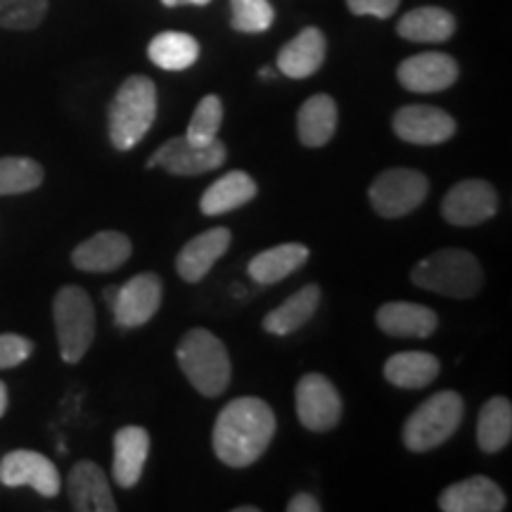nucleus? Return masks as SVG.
Segmentation results:
<instances>
[{
	"label": "nucleus",
	"instance_id": "1",
	"mask_svg": "<svg viewBox=\"0 0 512 512\" xmlns=\"http://www.w3.org/2000/svg\"><path fill=\"white\" fill-rule=\"evenodd\" d=\"M275 437V413L266 401L242 396L230 401L214 425V453L228 467H249Z\"/></svg>",
	"mask_w": 512,
	"mask_h": 512
},
{
	"label": "nucleus",
	"instance_id": "2",
	"mask_svg": "<svg viewBox=\"0 0 512 512\" xmlns=\"http://www.w3.org/2000/svg\"><path fill=\"white\" fill-rule=\"evenodd\" d=\"M157 117V86L147 76H128L114 93L107 110L110 140L117 150L126 152L147 136Z\"/></svg>",
	"mask_w": 512,
	"mask_h": 512
},
{
	"label": "nucleus",
	"instance_id": "3",
	"mask_svg": "<svg viewBox=\"0 0 512 512\" xmlns=\"http://www.w3.org/2000/svg\"><path fill=\"white\" fill-rule=\"evenodd\" d=\"M178 366L188 382L202 396H221L228 389L230 375V356L226 344L221 342L214 332L204 328H192L183 335L176 349Z\"/></svg>",
	"mask_w": 512,
	"mask_h": 512
},
{
	"label": "nucleus",
	"instance_id": "4",
	"mask_svg": "<svg viewBox=\"0 0 512 512\" xmlns=\"http://www.w3.org/2000/svg\"><path fill=\"white\" fill-rule=\"evenodd\" d=\"M413 285L453 299H470L482 290L484 271L477 256L465 249H439L415 264Z\"/></svg>",
	"mask_w": 512,
	"mask_h": 512
},
{
	"label": "nucleus",
	"instance_id": "5",
	"mask_svg": "<svg viewBox=\"0 0 512 512\" xmlns=\"http://www.w3.org/2000/svg\"><path fill=\"white\" fill-rule=\"evenodd\" d=\"M463 396L458 392H439L420 403L403 425V444L413 453H427L456 434L463 422Z\"/></svg>",
	"mask_w": 512,
	"mask_h": 512
},
{
	"label": "nucleus",
	"instance_id": "6",
	"mask_svg": "<svg viewBox=\"0 0 512 512\" xmlns=\"http://www.w3.org/2000/svg\"><path fill=\"white\" fill-rule=\"evenodd\" d=\"M53 318L64 363H79L95 339V309L86 290L76 285L55 294Z\"/></svg>",
	"mask_w": 512,
	"mask_h": 512
},
{
	"label": "nucleus",
	"instance_id": "7",
	"mask_svg": "<svg viewBox=\"0 0 512 512\" xmlns=\"http://www.w3.org/2000/svg\"><path fill=\"white\" fill-rule=\"evenodd\" d=\"M427 192H430V183H427L425 174L396 166V169L382 171L375 178L368 197L373 209L384 219H401L427 200Z\"/></svg>",
	"mask_w": 512,
	"mask_h": 512
},
{
	"label": "nucleus",
	"instance_id": "8",
	"mask_svg": "<svg viewBox=\"0 0 512 512\" xmlns=\"http://www.w3.org/2000/svg\"><path fill=\"white\" fill-rule=\"evenodd\" d=\"M226 162V145L219 138L209 145H192L188 138H169L147 159V169L162 166L174 176H200L219 169Z\"/></svg>",
	"mask_w": 512,
	"mask_h": 512
},
{
	"label": "nucleus",
	"instance_id": "9",
	"mask_svg": "<svg viewBox=\"0 0 512 512\" xmlns=\"http://www.w3.org/2000/svg\"><path fill=\"white\" fill-rule=\"evenodd\" d=\"M498 211V192L489 181L482 178H467L453 185L441 200V216L446 223L460 228L479 226L494 219Z\"/></svg>",
	"mask_w": 512,
	"mask_h": 512
},
{
	"label": "nucleus",
	"instance_id": "10",
	"mask_svg": "<svg viewBox=\"0 0 512 512\" xmlns=\"http://www.w3.org/2000/svg\"><path fill=\"white\" fill-rule=\"evenodd\" d=\"M297 415L309 432H328L342 418L337 387L320 373L304 375L297 384Z\"/></svg>",
	"mask_w": 512,
	"mask_h": 512
},
{
	"label": "nucleus",
	"instance_id": "11",
	"mask_svg": "<svg viewBox=\"0 0 512 512\" xmlns=\"http://www.w3.org/2000/svg\"><path fill=\"white\" fill-rule=\"evenodd\" d=\"M162 280L157 273H138L124 287H119L112 304L117 328L133 330L145 325L162 306Z\"/></svg>",
	"mask_w": 512,
	"mask_h": 512
},
{
	"label": "nucleus",
	"instance_id": "12",
	"mask_svg": "<svg viewBox=\"0 0 512 512\" xmlns=\"http://www.w3.org/2000/svg\"><path fill=\"white\" fill-rule=\"evenodd\" d=\"M0 482L10 489L17 486H31L36 494L55 498L62 489L60 472L55 463L43 453L36 451H10L8 456L0 460Z\"/></svg>",
	"mask_w": 512,
	"mask_h": 512
},
{
	"label": "nucleus",
	"instance_id": "13",
	"mask_svg": "<svg viewBox=\"0 0 512 512\" xmlns=\"http://www.w3.org/2000/svg\"><path fill=\"white\" fill-rule=\"evenodd\" d=\"M394 133L403 143L439 145L456 133V119L432 105H406L394 114Z\"/></svg>",
	"mask_w": 512,
	"mask_h": 512
},
{
	"label": "nucleus",
	"instance_id": "14",
	"mask_svg": "<svg viewBox=\"0 0 512 512\" xmlns=\"http://www.w3.org/2000/svg\"><path fill=\"white\" fill-rule=\"evenodd\" d=\"M458 62L446 53H420L399 64V83L411 93H439L458 81Z\"/></svg>",
	"mask_w": 512,
	"mask_h": 512
},
{
	"label": "nucleus",
	"instance_id": "15",
	"mask_svg": "<svg viewBox=\"0 0 512 512\" xmlns=\"http://www.w3.org/2000/svg\"><path fill=\"white\" fill-rule=\"evenodd\" d=\"M67 494L76 512H114V503L110 482L105 472L93 460H81L72 467L67 477Z\"/></svg>",
	"mask_w": 512,
	"mask_h": 512
},
{
	"label": "nucleus",
	"instance_id": "16",
	"mask_svg": "<svg viewBox=\"0 0 512 512\" xmlns=\"http://www.w3.org/2000/svg\"><path fill=\"white\" fill-rule=\"evenodd\" d=\"M131 240L117 230H102L72 252V264L86 273H112L131 256Z\"/></svg>",
	"mask_w": 512,
	"mask_h": 512
},
{
	"label": "nucleus",
	"instance_id": "17",
	"mask_svg": "<svg viewBox=\"0 0 512 512\" xmlns=\"http://www.w3.org/2000/svg\"><path fill=\"white\" fill-rule=\"evenodd\" d=\"M230 235L228 228H211L207 233L192 238L176 256V271L185 283H200L214 268L216 261L228 252Z\"/></svg>",
	"mask_w": 512,
	"mask_h": 512
},
{
	"label": "nucleus",
	"instance_id": "18",
	"mask_svg": "<svg viewBox=\"0 0 512 512\" xmlns=\"http://www.w3.org/2000/svg\"><path fill=\"white\" fill-rule=\"evenodd\" d=\"M328 55V38L318 27H306L278 53V69L287 79H309L323 67Z\"/></svg>",
	"mask_w": 512,
	"mask_h": 512
},
{
	"label": "nucleus",
	"instance_id": "19",
	"mask_svg": "<svg viewBox=\"0 0 512 512\" xmlns=\"http://www.w3.org/2000/svg\"><path fill=\"white\" fill-rule=\"evenodd\" d=\"M439 508L444 512H501L505 494L494 479L470 477L441 491Z\"/></svg>",
	"mask_w": 512,
	"mask_h": 512
},
{
	"label": "nucleus",
	"instance_id": "20",
	"mask_svg": "<svg viewBox=\"0 0 512 512\" xmlns=\"http://www.w3.org/2000/svg\"><path fill=\"white\" fill-rule=\"evenodd\" d=\"M150 453V434L138 425H126L114 434V463L112 477L121 489H133L145 470Z\"/></svg>",
	"mask_w": 512,
	"mask_h": 512
},
{
	"label": "nucleus",
	"instance_id": "21",
	"mask_svg": "<svg viewBox=\"0 0 512 512\" xmlns=\"http://www.w3.org/2000/svg\"><path fill=\"white\" fill-rule=\"evenodd\" d=\"M439 318L430 306L413 302H389L377 311V328L389 337H430Z\"/></svg>",
	"mask_w": 512,
	"mask_h": 512
},
{
	"label": "nucleus",
	"instance_id": "22",
	"mask_svg": "<svg viewBox=\"0 0 512 512\" xmlns=\"http://www.w3.org/2000/svg\"><path fill=\"white\" fill-rule=\"evenodd\" d=\"M259 192V185L245 171H230V174L221 176L204 190L200 209L204 216H221L228 211H235L252 202Z\"/></svg>",
	"mask_w": 512,
	"mask_h": 512
},
{
	"label": "nucleus",
	"instance_id": "23",
	"mask_svg": "<svg viewBox=\"0 0 512 512\" xmlns=\"http://www.w3.org/2000/svg\"><path fill=\"white\" fill-rule=\"evenodd\" d=\"M309 247L299 245V242H285V245L271 247L266 252L256 254L249 261V275H252L254 283L259 285H275L280 280H285L287 275L299 271L306 261H309Z\"/></svg>",
	"mask_w": 512,
	"mask_h": 512
},
{
	"label": "nucleus",
	"instance_id": "24",
	"mask_svg": "<svg viewBox=\"0 0 512 512\" xmlns=\"http://www.w3.org/2000/svg\"><path fill=\"white\" fill-rule=\"evenodd\" d=\"M396 34L413 43H444L456 34V17L444 8H415L401 17Z\"/></svg>",
	"mask_w": 512,
	"mask_h": 512
},
{
	"label": "nucleus",
	"instance_id": "25",
	"mask_svg": "<svg viewBox=\"0 0 512 512\" xmlns=\"http://www.w3.org/2000/svg\"><path fill=\"white\" fill-rule=\"evenodd\" d=\"M337 131V102L330 95L318 93L304 102L297 114V133L302 145L323 147Z\"/></svg>",
	"mask_w": 512,
	"mask_h": 512
},
{
	"label": "nucleus",
	"instance_id": "26",
	"mask_svg": "<svg viewBox=\"0 0 512 512\" xmlns=\"http://www.w3.org/2000/svg\"><path fill=\"white\" fill-rule=\"evenodd\" d=\"M320 304V287L318 285H304L302 290L294 292L290 299H285L278 309L266 313L264 318V330L268 335H292L294 330H299L302 325L309 323Z\"/></svg>",
	"mask_w": 512,
	"mask_h": 512
},
{
	"label": "nucleus",
	"instance_id": "27",
	"mask_svg": "<svg viewBox=\"0 0 512 512\" xmlns=\"http://www.w3.org/2000/svg\"><path fill=\"white\" fill-rule=\"evenodd\" d=\"M441 363L427 351H403L384 363V377L399 389H422L437 380Z\"/></svg>",
	"mask_w": 512,
	"mask_h": 512
},
{
	"label": "nucleus",
	"instance_id": "28",
	"mask_svg": "<svg viewBox=\"0 0 512 512\" xmlns=\"http://www.w3.org/2000/svg\"><path fill=\"white\" fill-rule=\"evenodd\" d=\"M147 57L166 72H183L200 60V43L183 31H162L147 46Z\"/></svg>",
	"mask_w": 512,
	"mask_h": 512
},
{
	"label": "nucleus",
	"instance_id": "29",
	"mask_svg": "<svg viewBox=\"0 0 512 512\" xmlns=\"http://www.w3.org/2000/svg\"><path fill=\"white\" fill-rule=\"evenodd\" d=\"M512 439V403L505 396H494L484 403L477 420V441L484 453H498Z\"/></svg>",
	"mask_w": 512,
	"mask_h": 512
},
{
	"label": "nucleus",
	"instance_id": "30",
	"mask_svg": "<svg viewBox=\"0 0 512 512\" xmlns=\"http://www.w3.org/2000/svg\"><path fill=\"white\" fill-rule=\"evenodd\" d=\"M43 166L29 157L0 159V195H24L43 183Z\"/></svg>",
	"mask_w": 512,
	"mask_h": 512
},
{
	"label": "nucleus",
	"instance_id": "31",
	"mask_svg": "<svg viewBox=\"0 0 512 512\" xmlns=\"http://www.w3.org/2000/svg\"><path fill=\"white\" fill-rule=\"evenodd\" d=\"M223 121V102L219 95H204L200 105L195 107V114H192L188 131H185V138L190 140L192 145H209L211 140L219 138Z\"/></svg>",
	"mask_w": 512,
	"mask_h": 512
},
{
	"label": "nucleus",
	"instance_id": "32",
	"mask_svg": "<svg viewBox=\"0 0 512 512\" xmlns=\"http://www.w3.org/2000/svg\"><path fill=\"white\" fill-rule=\"evenodd\" d=\"M275 22L268 0H230V27L240 34H264Z\"/></svg>",
	"mask_w": 512,
	"mask_h": 512
},
{
	"label": "nucleus",
	"instance_id": "33",
	"mask_svg": "<svg viewBox=\"0 0 512 512\" xmlns=\"http://www.w3.org/2000/svg\"><path fill=\"white\" fill-rule=\"evenodd\" d=\"M48 15V0H0V29L31 31Z\"/></svg>",
	"mask_w": 512,
	"mask_h": 512
},
{
	"label": "nucleus",
	"instance_id": "34",
	"mask_svg": "<svg viewBox=\"0 0 512 512\" xmlns=\"http://www.w3.org/2000/svg\"><path fill=\"white\" fill-rule=\"evenodd\" d=\"M31 354H34V342L31 339L12 335V332L0 335V370L22 366Z\"/></svg>",
	"mask_w": 512,
	"mask_h": 512
},
{
	"label": "nucleus",
	"instance_id": "35",
	"mask_svg": "<svg viewBox=\"0 0 512 512\" xmlns=\"http://www.w3.org/2000/svg\"><path fill=\"white\" fill-rule=\"evenodd\" d=\"M401 0H347V8L356 17H377L389 19L399 10Z\"/></svg>",
	"mask_w": 512,
	"mask_h": 512
},
{
	"label": "nucleus",
	"instance_id": "36",
	"mask_svg": "<svg viewBox=\"0 0 512 512\" xmlns=\"http://www.w3.org/2000/svg\"><path fill=\"white\" fill-rule=\"evenodd\" d=\"M287 512H320V503L311 494H297L287 503Z\"/></svg>",
	"mask_w": 512,
	"mask_h": 512
},
{
	"label": "nucleus",
	"instance_id": "37",
	"mask_svg": "<svg viewBox=\"0 0 512 512\" xmlns=\"http://www.w3.org/2000/svg\"><path fill=\"white\" fill-rule=\"evenodd\" d=\"M211 0H162V5H166V8H178V5H209Z\"/></svg>",
	"mask_w": 512,
	"mask_h": 512
},
{
	"label": "nucleus",
	"instance_id": "38",
	"mask_svg": "<svg viewBox=\"0 0 512 512\" xmlns=\"http://www.w3.org/2000/svg\"><path fill=\"white\" fill-rule=\"evenodd\" d=\"M5 411H8V387H5V382H0V418Z\"/></svg>",
	"mask_w": 512,
	"mask_h": 512
},
{
	"label": "nucleus",
	"instance_id": "39",
	"mask_svg": "<svg viewBox=\"0 0 512 512\" xmlns=\"http://www.w3.org/2000/svg\"><path fill=\"white\" fill-rule=\"evenodd\" d=\"M117 292H119V287H105V292H102V299H105L107 304H114V299H117Z\"/></svg>",
	"mask_w": 512,
	"mask_h": 512
},
{
	"label": "nucleus",
	"instance_id": "40",
	"mask_svg": "<svg viewBox=\"0 0 512 512\" xmlns=\"http://www.w3.org/2000/svg\"><path fill=\"white\" fill-rule=\"evenodd\" d=\"M233 512H259V508L256 505H247V508H235Z\"/></svg>",
	"mask_w": 512,
	"mask_h": 512
},
{
	"label": "nucleus",
	"instance_id": "41",
	"mask_svg": "<svg viewBox=\"0 0 512 512\" xmlns=\"http://www.w3.org/2000/svg\"><path fill=\"white\" fill-rule=\"evenodd\" d=\"M261 76H264V79H271L273 69H261Z\"/></svg>",
	"mask_w": 512,
	"mask_h": 512
}]
</instances>
